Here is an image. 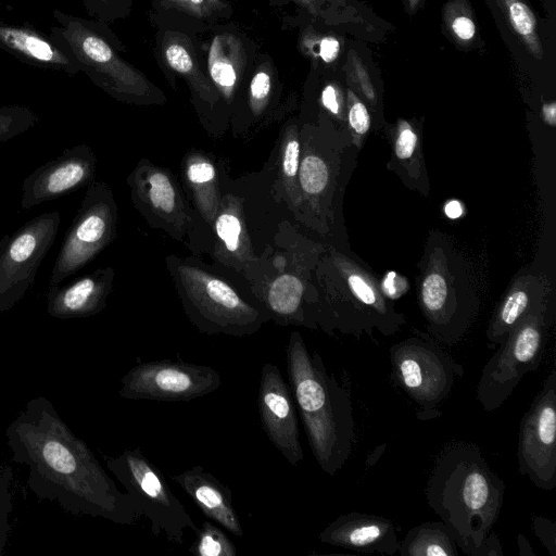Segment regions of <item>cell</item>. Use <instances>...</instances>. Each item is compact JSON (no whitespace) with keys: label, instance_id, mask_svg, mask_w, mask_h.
<instances>
[{"label":"cell","instance_id":"obj_45","mask_svg":"<svg viewBox=\"0 0 556 556\" xmlns=\"http://www.w3.org/2000/svg\"><path fill=\"white\" fill-rule=\"evenodd\" d=\"M451 28L455 36L464 41L470 40L476 34L473 21L466 15L456 16L451 23Z\"/></svg>","mask_w":556,"mask_h":556},{"label":"cell","instance_id":"obj_7","mask_svg":"<svg viewBox=\"0 0 556 556\" xmlns=\"http://www.w3.org/2000/svg\"><path fill=\"white\" fill-rule=\"evenodd\" d=\"M552 325L549 302L525 316L485 363L477 386V400L484 410L498 409L521 379L541 365Z\"/></svg>","mask_w":556,"mask_h":556},{"label":"cell","instance_id":"obj_4","mask_svg":"<svg viewBox=\"0 0 556 556\" xmlns=\"http://www.w3.org/2000/svg\"><path fill=\"white\" fill-rule=\"evenodd\" d=\"M480 281L469 260L439 230L429 232L419 262L417 298L430 334L453 345L479 315Z\"/></svg>","mask_w":556,"mask_h":556},{"label":"cell","instance_id":"obj_17","mask_svg":"<svg viewBox=\"0 0 556 556\" xmlns=\"http://www.w3.org/2000/svg\"><path fill=\"white\" fill-rule=\"evenodd\" d=\"M257 409L262 427L278 452L291 465L303 460L295 402L290 386L275 364L262 366Z\"/></svg>","mask_w":556,"mask_h":556},{"label":"cell","instance_id":"obj_36","mask_svg":"<svg viewBox=\"0 0 556 556\" xmlns=\"http://www.w3.org/2000/svg\"><path fill=\"white\" fill-rule=\"evenodd\" d=\"M147 181L152 206L164 214L174 213L177 208V192L168 176L161 170H152Z\"/></svg>","mask_w":556,"mask_h":556},{"label":"cell","instance_id":"obj_23","mask_svg":"<svg viewBox=\"0 0 556 556\" xmlns=\"http://www.w3.org/2000/svg\"><path fill=\"white\" fill-rule=\"evenodd\" d=\"M111 267L97 269L64 286H49L47 312L60 319L85 318L100 313L112 289Z\"/></svg>","mask_w":556,"mask_h":556},{"label":"cell","instance_id":"obj_2","mask_svg":"<svg viewBox=\"0 0 556 556\" xmlns=\"http://www.w3.org/2000/svg\"><path fill=\"white\" fill-rule=\"evenodd\" d=\"M505 484L471 442H453L438 455L426 486L429 507L468 556H502L492 533Z\"/></svg>","mask_w":556,"mask_h":556},{"label":"cell","instance_id":"obj_13","mask_svg":"<svg viewBox=\"0 0 556 556\" xmlns=\"http://www.w3.org/2000/svg\"><path fill=\"white\" fill-rule=\"evenodd\" d=\"M220 375L212 367L181 361H152L135 365L121 379L126 400L191 401L217 390Z\"/></svg>","mask_w":556,"mask_h":556},{"label":"cell","instance_id":"obj_37","mask_svg":"<svg viewBox=\"0 0 556 556\" xmlns=\"http://www.w3.org/2000/svg\"><path fill=\"white\" fill-rule=\"evenodd\" d=\"M135 0H83L90 18L110 24L129 16Z\"/></svg>","mask_w":556,"mask_h":556},{"label":"cell","instance_id":"obj_32","mask_svg":"<svg viewBox=\"0 0 556 556\" xmlns=\"http://www.w3.org/2000/svg\"><path fill=\"white\" fill-rule=\"evenodd\" d=\"M298 47L302 54L316 63L331 64L340 53L339 40L330 35L318 34L312 25L303 27L300 31Z\"/></svg>","mask_w":556,"mask_h":556},{"label":"cell","instance_id":"obj_46","mask_svg":"<svg viewBox=\"0 0 556 556\" xmlns=\"http://www.w3.org/2000/svg\"><path fill=\"white\" fill-rule=\"evenodd\" d=\"M444 213L450 218H458L463 214V205L460 202L452 200L445 204Z\"/></svg>","mask_w":556,"mask_h":556},{"label":"cell","instance_id":"obj_47","mask_svg":"<svg viewBox=\"0 0 556 556\" xmlns=\"http://www.w3.org/2000/svg\"><path fill=\"white\" fill-rule=\"evenodd\" d=\"M517 541L519 546V553L521 556H535L530 543L528 542L527 538L523 534H520Z\"/></svg>","mask_w":556,"mask_h":556},{"label":"cell","instance_id":"obj_33","mask_svg":"<svg viewBox=\"0 0 556 556\" xmlns=\"http://www.w3.org/2000/svg\"><path fill=\"white\" fill-rule=\"evenodd\" d=\"M197 540L189 552L200 556H236L237 548L226 533L213 522L205 520L195 531Z\"/></svg>","mask_w":556,"mask_h":556},{"label":"cell","instance_id":"obj_29","mask_svg":"<svg viewBox=\"0 0 556 556\" xmlns=\"http://www.w3.org/2000/svg\"><path fill=\"white\" fill-rule=\"evenodd\" d=\"M303 300V281L290 274L276 278L266 295L269 311L281 324L291 323L313 328V325L305 316Z\"/></svg>","mask_w":556,"mask_h":556},{"label":"cell","instance_id":"obj_21","mask_svg":"<svg viewBox=\"0 0 556 556\" xmlns=\"http://www.w3.org/2000/svg\"><path fill=\"white\" fill-rule=\"evenodd\" d=\"M0 49L28 65L74 76L81 73L75 56L50 35L28 24L0 21Z\"/></svg>","mask_w":556,"mask_h":556},{"label":"cell","instance_id":"obj_18","mask_svg":"<svg viewBox=\"0 0 556 556\" xmlns=\"http://www.w3.org/2000/svg\"><path fill=\"white\" fill-rule=\"evenodd\" d=\"M94 170L96 157L88 146L78 144L64 150L23 180L22 208L30 210L88 186Z\"/></svg>","mask_w":556,"mask_h":556},{"label":"cell","instance_id":"obj_35","mask_svg":"<svg viewBox=\"0 0 556 556\" xmlns=\"http://www.w3.org/2000/svg\"><path fill=\"white\" fill-rule=\"evenodd\" d=\"M39 116L25 105L0 106V143L35 127Z\"/></svg>","mask_w":556,"mask_h":556},{"label":"cell","instance_id":"obj_3","mask_svg":"<svg viewBox=\"0 0 556 556\" xmlns=\"http://www.w3.org/2000/svg\"><path fill=\"white\" fill-rule=\"evenodd\" d=\"M289 386L305 434L320 469L334 476L351 456L356 441L350 391L329 372L317 351L291 333L286 346Z\"/></svg>","mask_w":556,"mask_h":556},{"label":"cell","instance_id":"obj_20","mask_svg":"<svg viewBox=\"0 0 556 556\" xmlns=\"http://www.w3.org/2000/svg\"><path fill=\"white\" fill-rule=\"evenodd\" d=\"M318 539L331 546L387 556L396 554L400 543L391 519L358 511L340 515L319 533Z\"/></svg>","mask_w":556,"mask_h":556},{"label":"cell","instance_id":"obj_8","mask_svg":"<svg viewBox=\"0 0 556 556\" xmlns=\"http://www.w3.org/2000/svg\"><path fill=\"white\" fill-rule=\"evenodd\" d=\"M392 377L396 384L420 408L418 417L437 418L438 406L451 394L464 369L432 339L409 337L390 350Z\"/></svg>","mask_w":556,"mask_h":556},{"label":"cell","instance_id":"obj_25","mask_svg":"<svg viewBox=\"0 0 556 556\" xmlns=\"http://www.w3.org/2000/svg\"><path fill=\"white\" fill-rule=\"evenodd\" d=\"M172 479L191 497L203 515L236 536H243L231 490L202 466H193Z\"/></svg>","mask_w":556,"mask_h":556},{"label":"cell","instance_id":"obj_31","mask_svg":"<svg viewBox=\"0 0 556 556\" xmlns=\"http://www.w3.org/2000/svg\"><path fill=\"white\" fill-rule=\"evenodd\" d=\"M498 3L531 53L541 59L542 47L536 34V21L530 8L522 0H498Z\"/></svg>","mask_w":556,"mask_h":556},{"label":"cell","instance_id":"obj_22","mask_svg":"<svg viewBox=\"0 0 556 556\" xmlns=\"http://www.w3.org/2000/svg\"><path fill=\"white\" fill-rule=\"evenodd\" d=\"M552 285L545 274L518 275L494 309L485 337L500 345L509 331L528 314L549 302Z\"/></svg>","mask_w":556,"mask_h":556},{"label":"cell","instance_id":"obj_14","mask_svg":"<svg viewBox=\"0 0 556 556\" xmlns=\"http://www.w3.org/2000/svg\"><path fill=\"white\" fill-rule=\"evenodd\" d=\"M518 469L539 489L556 486V369L523 414L518 434Z\"/></svg>","mask_w":556,"mask_h":556},{"label":"cell","instance_id":"obj_28","mask_svg":"<svg viewBox=\"0 0 556 556\" xmlns=\"http://www.w3.org/2000/svg\"><path fill=\"white\" fill-rule=\"evenodd\" d=\"M400 556H457V544L443 521H428L407 531L399 543Z\"/></svg>","mask_w":556,"mask_h":556},{"label":"cell","instance_id":"obj_1","mask_svg":"<svg viewBox=\"0 0 556 556\" xmlns=\"http://www.w3.org/2000/svg\"><path fill=\"white\" fill-rule=\"evenodd\" d=\"M5 438L12 460L28 467L27 486L38 498L118 525H134L142 516L46 397L29 400L8 425Z\"/></svg>","mask_w":556,"mask_h":556},{"label":"cell","instance_id":"obj_15","mask_svg":"<svg viewBox=\"0 0 556 556\" xmlns=\"http://www.w3.org/2000/svg\"><path fill=\"white\" fill-rule=\"evenodd\" d=\"M208 79L225 106H232L260 53L258 45L228 21L195 36Z\"/></svg>","mask_w":556,"mask_h":556},{"label":"cell","instance_id":"obj_19","mask_svg":"<svg viewBox=\"0 0 556 556\" xmlns=\"http://www.w3.org/2000/svg\"><path fill=\"white\" fill-rule=\"evenodd\" d=\"M350 146V135L334 130L324 149L308 148L300 162L301 190L313 203L311 210L326 230L329 229V220H333L330 200L337 187L342 154Z\"/></svg>","mask_w":556,"mask_h":556},{"label":"cell","instance_id":"obj_39","mask_svg":"<svg viewBox=\"0 0 556 556\" xmlns=\"http://www.w3.org/2000/svg\"><path fill=\"white\" fill-rule=\"evenodd\" d=\"M11 471H0V555L10 531L9 517L12 510Z\"/></svg>","mask_w":556,"mask_h":556},{"label":"cell","instance_id":"obj_44","mask_svg":"<svg viewBox=\"0 0 556 556\" xmlns=\"http://www.w3.org/2000/svg\"><path fill=\"white\" fill-rule=\"evenodd\" d=\"M350 76L353 77V84L366 99L367 103L375 108L377 105V92L359 60L354 59L353 74Z\"/></svg>","mask_w":556,"mask_h":556},{"label":"cell","instance_id":"obj_10","mask_svg":"<svg viewBox=\"0 0 556 556\" xmlns=\"http://www.w3.org/2000/svg\"><path fill=\"white\" fill-rule=\"evenodd\" d=\"M179 277L186 312L201 332L242 337L254 333L268 319L225 281L198 267H179Z\"/></svg>","mask_w":556,"mask_h":556},{"label":"cell","instance_id":"obj_11","mask_svg":"<svg viewBox=\"0 0 556 556\" xmlns=\"http://www.w3.org/2000/svg\"><path fill=\"white\" fill-rule=\"evenodd\" d=\"M61 224L58 211L42 213L0 241V313L13 308L33 287Z\"/></svg>","mask_w":556,"mask_h":556},{"label":"cell","instance_id":"obj_34","mask_svg":"<svg viewBox=\"0 0 556 556\" xmlns=\"http://www.w3.org/2000/svg\"><path fill=\"white\" fill-rule=\"evenodd\" d=\"M345 124L352 147L361 150L371 127V116L367 105L351 89H348Z\"/></svg>","mask_w":556,"mask_h":556},{"label":"cell","instance_id":"obj_41","mask_svg":"<svg viewBox=\"0 0 556 556\" xmlns=\"http://www.w3.org/2000/svg\"><path fill=\"white\" fill-rule=\"evenodd\" d=\"M300 166V142L294 130L287 137L283 147L282 169L287 178L293 180L299 172Z\"/></svg>","mask_w":556,"mask_h":556},{"label":"cell","instance_id":"obj_30","mask_svg":"<svg viewBox=\"0 0 556 556\" xmlns=\"http://www.w3.org/2000/svg\"><path fill=\"white\" fill-rule=\"evenodd\" d=\"M271 5L293 4L308 21L326 26L358 22L357 11L348 0H268Z\"/></svg>","mask_w":556,"mask_h":556},{"label":"cell","instance_id":"obj_38","mask_svg":"<svg viewBox=\"0 0 556 556\" xmlns=\"http://www.w3.org/2000/svg\"><path fill=\"white\" fill-rule=\"evenodd\" d=\"M216 232L229 252L240 248L242 225L240 218L232 212L220 214L215 224Z\"/></svg>","mask_w":556,"mask_h":556},{"label":"cell","instance_id":"obj_27","mask_svg":"<svg viewBox=\"0 0 556 556\" xmlns=\"http://www.w3.org/2000/svg\"><path fill=\"white\" fill-rule=\"evenodd\" d=\"M282 90V79L274 59L268 53L260 51L233 105L244 102L248 112L256 118L264 114L270 104L278 101Z\"/></svg>","mask_w":556,"mask_h":556},{"label":"cell","instance_id":"obj_5","mask_svg":"<svg viewBox=\"0 0 556 556\" xmlns=\"http://www.w3.org/2000/svg\"><path fill=\"white\" fill-rule=\"evenodd\" d=\"M326 298L317 309L316 323L328 334L338 331L374 339L376 332L390 337L406 324L380 280L356 258L331 249L324 260Z\"/></svg>","mask_w":556,"mask_h":556},{"label":"cell","instance_id":"obj_9","mask_svg":"<svg viewBox=\"0 0 556 556\" xmlns=\"http://www.w3.org/2000/svg\"><path fill=\"white\" fill-rule=\"evenodd\" d=\"M108 469L124 485L151 523L154 535L181 544L187 529L198 527L184 504L176 497L161 470L140 448L125 450L118 456L105 457Z\"/></svg>","mask_w":556,"mask_h":556},{"label":"cell","instance_id":"obj_6","mask_svg":"<svg viewBox=\"0 0 556 556\" xmlns=\"http://www.w3.org/2000/svg\"><path fill=\"white\" fill-rule=\"evenodd\" d=\"M50 37L70 51L81 73L112 98L132 104H162L163 91L122 56L124 46L109 24L53 10Z\"/></svg>","mask_w":556,"mask_h":556},{"label":"cell","instance_id":"obj_40","mask_svg":"<svg viewBox=\"0 0 556 556\" xmlns=\"http://www.w3.org/2000/svg\"><path fill=\"white\" fill-rule=\"evenodd\" d=\"M320 102L324 109L337 121L345 123L346 101L337 84L328 83L320 92Z\"/></svg>","mask_w":556,"mask_h":556},{"label":"cell","instance_id":"obj_12","mask_svg":"<svg viewBox=\"0 0 556 556\" xmlns=\"http://www.w3.org/2000/svg\"><path fill=\"white\" fill-rule=\"evenodd\" d=\"M116 207L109 188L91 185L56 255L49 286H58L91 262L113 239Z\"/></svg>","mask_w":556,"mask_h":556},{"label":"cell","instance_id":"obj_43","mask_svg":"<svg viewBox=\"0 0 556 556\" xmlns=\"http://www.w3.org/2000/svg\"><path fill=\"white\" fill-rule=\"evenodd\" d=\"M187 177L193 186L202 188V186L213 182L215 179V168L207 160H193L188 164Z\"/></svg>","mask_w":556,"mask_h":556},{"label":"cell","instance_id":"obj_49","mask_svg":"<svg viewBox=\"0 0 556 556\" xmlns=\"http://www.w3.org/2000/svg\"><path fill=\"white\" fill-rule=\"evenodd\" d=\"M410 1V7L414 8L415 4L418 2V0H409Z\"/></svg>","mask_w":556,"mask_h":556},{"label":"cell","instance_id":"obj_48","mask_svg":"<svg viewBox=\"0 0 556 556\" xmlns=\"http://www.w3.org/2000/svg\"><path fill=\"white\" fill-rule=\"evenodd\" d=\"M543 116L547 124L555 126V103H546L543 106Z\"/></svg>","mask_w":556,"mask_h":556},{"label":"cell","instance_id":"obj_16","mask_svg":"<svg viewBox=\"0 0 556 556\" xmlns=\"http://www.w3.org/2000/svg\"><path fill=\"white\" fill-rule=\"evenodd\" d=\"M155 29L154 58L167 81L176 87L177 80H181L201 112H214L225 105L207 77L195 36L169 28Z\"/></svg>","mask_w":556,"mask_h":556},{"label":"cell","instance_id":"obj_42","mask_svg":"<svg viewBox=\"0 0 556 556\" xmlns=\"http://www.w3.org/2000/svg\"><path fill=\"white\" fill-rule=\"evenodd\" d=\"M532 529L538 539L552 556H556V525L553 520L543 516H535L532 519Z\"/></svg>","mask_w":556,"mask_h":556},{"label":"cell","instance_id":"obj_26","mask_svg":"<svg viewBox=\"0 0 556 556\" xmlns=\"http://www.w3.org/2000/svg\"><path fill=\"white\" fill-rule=\"evenodd\" d=\"M387 135L391 147L389 169L394 172L407 188L428 195L430 186L419 128L401 118L389 127Z\"/></svg>","mask_w":556,"mask_h":556},{"label":"cell","instance_id":"obj_24","mask_svg":"<svg viewBox=\"0 0 556 556\" xmlns=\"http://www.w3.org/2000/svg\"><path fill=\"white\" fill-rule=\"evenodd\" d=\"M150 20L155 28H169L197 36L230 21L231 0H151Z\"/></svg>","mask_w":556,"mask_h":556}]
</instances>
